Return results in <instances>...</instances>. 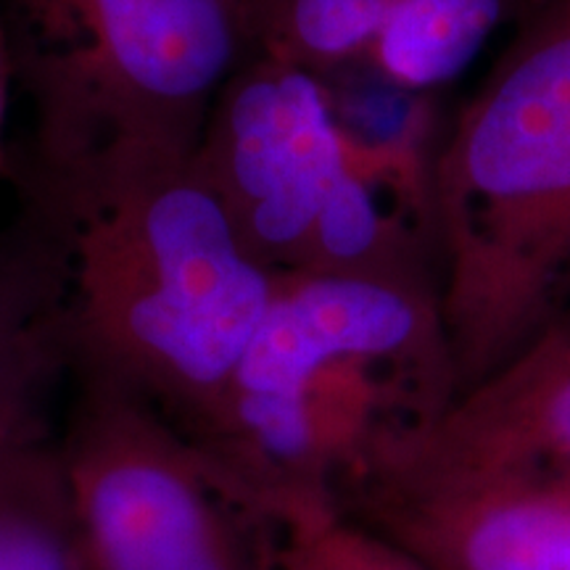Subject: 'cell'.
I'll list each match as a JSON object with an SVG mask.
<instances>
[{"mask_svg":"<svg viewBox=\"0 0 570 570\" xmlns=\"http://www.w3.org/2000/svg\"><path fill=\"white\" fill-rule=\"evenodd\" d=\"M21 196L63 262L71 375L130 389L202 441L281 273L246 246L196 156Z\"/></svg>","mask_w":570,"mask_h":570,"instance_id":"cell-1","label":"cell"},{"mask_svg":"<svg viewBox=\"0 0 570 570\" xmlns=\"http://www.w3.org/2000/svg\"><path fill=\"white\" fill-rule=\"evenodd\" d=\"M458 399L439 283L285 273L198 441L275 512L331 502L377 449Z\"/></svg>","mask_w":570,"mask_h":570,"instance_id":"cell-2","label":"cell"},{"mask_svg":"<svg viewBox=\"0 0 570 570\" xmlns=\"http://www.w3.org/2000/svg\"><path fill=\"white\" fill-rule=\"evenodd\" d=\"M458 396L570 306V0H529L433 161Z\"/></svg>","mask_w":570,"mask_h":570,"instance_id":"cell-3","label":"cell"},{"mask_svg":"<svg viewBox=\"0 0 570 570\" xmlns=\"http://www.w3.org/2000/svg\"><path fill=\"white\" fill-rule=\"evenodd\" d=\"M32 138L21 194L194 159L244 61L230 0H0Z\"/></svg>","mask_w":570,"mask_h":570,"instance_id":"cell-4","label":"cell"},{"mask_svg":"<svg viewBox=\"0 0 570 570\" xmlns=\"http://www.w3.org/2000/svg\"><path fill=\"white\" fill-rule=\"evenodd\" d=\"M59 449L90 570H285L277 512L151 402L75 375Z\"/></svg>","mask_w":570,"mask_h":570,"instance_id":"cell-5","label":"cell"},{"mask_svg":"<svg viewBox=\"0 0 570 570\" xmlns=\"http://www.w3.org/2000/svg\"><path fill=\"white\" fill-rule=\"evenodd\" d=\"M425 570H570V468L441 458L399 436L333 494Z\"/></svg>","mask_w":570,"mask_h":570,"instance_id":"cell-6","label":"cell"},{"mask_svg":"<svg viewBox=\"0 0 570 570\" xmlns=\"http://www.w3.org/2000/svg\"><path fill=\"white\" fill-rule=\"evenodd\" d=\"M196 164L256 259L302 273L346 169L323 77L244 56L212 106Z\"/></svg>","mask_w":570,"mask_h":570,"instance_id":"cell-7","label":"cell"},{"mask_svg":"<svg viewBox=\"0 0 570 570\" xmlns=\"http://www.w3.org/2000/svg\"><path fill=\"white\" fill-rule=\"evenodd\" d=\"M407 439L441 458L570 468V306L515 360Z\"/></svg>","mask_w":570,"mask_h":570,"instance_id":"cell-8","label":"cell"},{"mask_svg":"<svg viewBox=\"0 0 570 570\" xmlns=\"http://www.w3.org/2000/svg\"><path fill=\"white\" fill-rule=\"evenodd\" d=\"M63 288L59 248L35 219L0 235V449L53 439L48 407L75 370Z\"/></svg>","mask_w":570,"mask_h":570,"instance_id":"cell-9","label":"cell"},{"mask_svg":"<svg viewBox=\"0 0 570 570\" xmlns=\"http://www.w3.org/2000/svg\"><path fill=\"white\" fill-rule=\"evenodd\" d=\"M0 570H90L59 439L0 449Z\"/></svg>","mask_w":570,"mask_h":570,"instance_id":"cell-10","label":"cell"},{"mask_svg":"<svg viewBox=\"0 0 570 570\" xmlns=\"http://www.w3.org/2000/svg\"><path fill=\"white\" fill-rule=\"evenodd\" d=\"M407 0H240L246 56H265L327 77L360 67Z\"/></svg>","mask_w":570,"mask_h":570,"instance_id":"cell-11","label":"cell"},{"mask_svg":"<svg viewBox=\"0 0 570 570\" xmlns=\"http://www.w3.org/2000/svg\"><path fill=\"white\" fill-rule=\"evenodd\" d=\"M281 523L285 570H425L341 518L331 502L291 504Z\"/></svg>","mask_w":570,"mask_h":570,"instance_id":"cell-12","label":"cell"},{"mask_svg":"<svg viewBox=\"0 0 570 570\" xmlns=\"http://www.w3.org/2000/svg\"><path fill=\"white\" fill-rule=\"evenodd\" d=\"M13 77L9 30H6L3 6H0V180H13V151L6 138V114H9V85Z\"/></svg>","mask_w":570,"mask_h":570,"instance_id":"cell-13","label":"cell"},{"mask_svg":"<svg viewBox=\"0 0 570 570\" xmlns=\"http://www.w3.org/2000/svg\"><path fill=\"white\" fill-rule=\"evenodd\" d=\"M230 3L235 6V9H238V6H240V0H230Z\"/></svg>","mask_w":570,"mask_h":570,"instance_id":"cell-14","label":"cell"}]
</instances>
